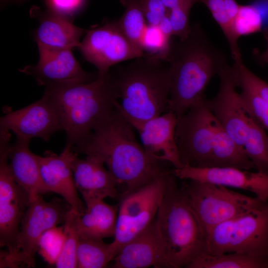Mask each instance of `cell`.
I'll list each match as a JSON object with an SVG mask.
<instances>
[{"instance_id": "cell-36", "label": "cell", "mask_w": 268, "mask_h": 268, "mask_svg": "<svg viewBox=\"0 0 268 268\" xmlns=\"http://www.w3.org/2000/svg\"><path fill=\"white\" fill-rule=\"evenodd\" d=\"M48 9L68 18L84 7L86 0H46Z\"/></svg>"}, {"instance_id": "cell-41", "label": "cell", "mask_w": 268, "mask_h": 268, "mask_svg": "<svg viewBox=\"0 0 268 268\" xmlns=\"http://www.w3.org/2000/svg\"><path fill=\"white\" fill-rule=\"evenodd\" d=\"M23 0H1V2L2 3V4H4L11 1L19 2L22 1Z\"/></svg>"}, {"instance_id": "cell-10", "label": "cell", "mask_w": 268, "mask_h": 268, "mask_svg": "<svg viewBox=\"0 0 268 268\" xmlns=\"http://www.w3.org/2000/svg\"><path fill=\"white\" fill-rule=\"evenodd\" d=\"M213 120L205 98L177 117L175 139L183 166L208 167L213 142Z\"/></svg>"}, {"instance_id": "cell-5", "label": "cell", "mask_w": 268, "mask_h": 268, "mask_svg": "<svg viewBox=\"0 0 268 268\" xmlns=\"http://www.w3.org/2000/svg\"><path fill=\"white\" fill-rule=\"evenodd\" d=\"M171 171L155 218L160 245V268H181L205 253L206 236Z\"/></svg>"}, {"instance_id": "cell-19", "label": "cell", "mask_w": 268, "mask_h": 268, "mask_svg": "<svg viewBox=\"0 0 268 268\" xmlns=\"http://www.w3.org/2000/svg\"><path fill=\"white\" fill-rule=\"evenodd\" d=\"M74 152L71 166L75 186L85 204L107 197L115 199L120 196L116 180L102 161L89 156L81 159Z\"/></svg>"}, {"instance_id": "cell-9", "label": "cell", "mask_w": 268, "mask_h": 268, "mask_svg": "<svg viewBox=\"0 0 268 268\" xmlns=\"http://www.w3.org/2000/svg\"><path fill=\"white\" fill-rule=\"evenodd\" d=\"M171 174V170L166 171L150 182L123 196L118 205L114 238L111 243L115 256L125 244L154 220Z\"/></svg>"}, {"instance_id": "cell-1", "label": "cell", "mask_w": 268, "mask_h": 268, "mask_svg": "<svg viewBox=\"0 0 268 268\" xmlns=\"http://www.w3.org/2000/svg\"><path fill=\"white\" fill-rule=\"evenodd\" d=\"M135 129L117 106L72 150L102 161L126 188L135 190L164 174L160 162L149 156L136 140Z\"/></svg>"}, {"instance_id": "cell-4", "label": "cell", "mask_w": 268, "mask_h": 268, "mask_svg": "<svg viewBox=\"0 0 268 268\" xmlns=\"http://www.w3.org/2000/svg\"><path fill=\"white\" fill-rule=\"evenodd\" d=\"M164 62L143 56L110 73L117 106L126 118L145 121L168 110L170 81Z\"/></svg>"}, {"instance_id": "cell-2", "label": "cell", "mask_w": 268, "mask_h": 268, "mask_svg": "<svg viewBox=\"0 0 268 268\" xmlns=\"http://www.w3.org/2000/svg\"><path fill=\"white\" fill-rule=\"evenodd\" d=\"M167 62L170 81L168 110L179 117L204 98L211 79L228 64L225 54L212 43L198 23L188 35L172 42Z\"/></svg>"}, {"instance_id": "cell-39", "label": "cell", "mask_w": 268, "mask_h": 268, "mask_svg": "<svg viewBox=\"0 0 268 268\" xmlns=\"http://www.w3.org/2000/svg\"><path fill=\"white\" fill-rule=\"evenodd\" d=\"M263 35L266 42L267 46L266 50L262 53L258 50H255L254 54L257 60L261 64L268 65V30L265 29L263 31Z\"/></svg>"}, {"instance_id": "cell-12", "label": "cell", "mask_w": 268, "mask_h": 268, "mask_svg": "<svg viewBox=\"0 0 268 268\" xmlns=\"http://www.w3.org/2000/svg\"><path fill=\"white\" fill-rule=\"evenodd\" d=\"M11 135H0V246L11 254L23 215L30 203L29 195L14 180L8 166Z\"/></svg>"}, {"instance_id": "cell-23", "label": "cell", "mask_w": 268, "mask_h": 268, "mask_svg": "<svg viewBox=\"0 0 268 268\" xmlns=\"http://www.w3.org/2000/svg\"><path fill=\"white\" fill-rule=\"evenodd\" d=\"M86 210L79 214L77 228L79 236L97 239L114 237L115 233L118 205L96 200L85 204Z\"/></svg>"}, {"instance_id": "cell-15", "label": "cell", "mask_w": 268, "mask_h": 268, "mask_svg": "<svg viewBox=\"0 0 268 268\" xmlns=\"http://www.w3.org/2000/svg\"><path fill=\"white\" fill-rule=\"evenodd\" d=\"M39 59L36 65L19 69L32 76L40 85L46 87L72 83H86L95 80L98 72L82 69L71 50L38 49Z\"/></svg>"}, {"instance_id": "cell-3", "label": "cell", "mask_w": 268, "mask_h": 268, "mask_svg": "<svg viewBox=\"0 0 268 268\" xmlns=\"http://www.w3.org/2000/svg\"><path fill=\"white\" fill-rule=\"evenodd\" d=\"M45 92L58 108L66 144L73 147L112 113L117 102L110 72L89 82L48 86Z\"/></svg>"}, {"instance_id": "cell-6", "label": "cell", "mask_w": 268, "mask_h": 268, "mask_svg": "<svg viewBox=\"0 0 268 268\" xmlns=\"http://www.w3.org/2000/svg\"><path fill=\"white\" fill-rule=\"evenodd\" d=\"M239 253L268 261V201L224 221L206 236L205 254Z\"/></svg>"}, {"instance_id": "cell-26", "label": "cell", "mask_w": 268, "mask_h": 268, "mask_svg": "<svg viewBox=\"0 0 268 268\" xmlns=\"http://www.w3.org/2000/svg\"><path fill=\"white\" fill-rule=\"evenodd\" d=\"M243 148L254 169L258 172L268 174V135L250 116Z\"/></svg>"}, {"instance_id": "cell-11", "label": "cell", "mask_w": 268, "mask_h": 268, "mask_svg": "<svg viewBox=\"0 0 268 268\" xmlns=\"http://www.w3.org/2000/svg\"><path fill=\"white\" fill-rule=\"evenodd\" d=\"M86 60L105 75L113 66L144 56L142 50L133 44L122 31L117 20L108 21L87 30L78 47Z\"/></svg>"}, {"instance_id": "cell-34", "label": "cell", "mask_w": 268, "mask_h": 268, "mask_svg": "<svg viewBox=\"0 0 268 268\" xmlns=\"http://www.w3.org/2000/svg\"><path fill=\"white\" fill-rule=\"evenodd\" d=\"M64 241L63 226L51 228L42 235L38 252L45 262L50 265H55L62 252Z\"/></svg>"}, {"instance_id": "cell-21", "label": "cell", "mask_w": 268, "mask_h": 268, "mask_svg": "<svg viewBox=\"0 0 268 268\" xmlns=\"http://www.w3.org/2000/svg\"><path fill=\"white\" fill-rule=\"evenodd\" d=\"M154 220L121 248L113 261V268H159L161 245Z\"/></svg>"}, {"instance_id": "cell-32", "label": "cell", "mask_w": 268, "mask_h": 268, "mask_svg": "<svg viewBox=\"0 0 268 268\" xmlns=\"http://www.w3.org/2000/svg\"><path fill=\"white\" fill-rule=\"evenodd\" d=\"M262 14L254 4H240L233 21V30L237 39L243 36L261 32L263 30Z\"/></svg>"}, {"instance_id": "cell-33", "label": "cell", "mask_w": 268, "mask_h": 268, "mask_svg": "<svg viewBox=\"0 0 268 268\" xmlns=\"http://www.w3.org/2000/svg\"><path fill=\"white\" fill-rule=\"evenodd\" d=\"M171 39L165 36L157 26L147 25L141 42L144 56L167 62L172 44Z\"/></svg>"}, {"instance_id": "cell-25", "label": "cell", "mask_w": 268, "mask_h": 268, "mask_svg": "<svg viewBox=\"0 0 268 268\" xmlns=\"http://www.w3.org/2000/svg\"><path fill=\"white\" fill-rule=\"evenodd\" d=\"M186 268H268V261L239 253L215 255L203 254L194 259Z\"/></svg>"}, {"instance_id": "cell-30", "label": "cell", "mask_w": 268, "mask_h": 268, "mask_svg": "<svg viewBox=\"0 0 268 268\" xmlns=\"http://www.w3.org/2000/svg\"><path fill=\"white\" fill-rule=\"evenodd\" d=\"M199 2L206 6L220 27L228 42L233 60L242 59L238 44V40L236 38L233 30V22L228 15L225 0H199Z\"/></svg>"}, {"instance_id": "cell-13", "label": "cell", "mask_w": 268, "mask_h": 268, "mask_svg": "<svg viewBox=\"0 0 268 268\" xmlns=\"http://www.w3.org/2000/svg\"><path fill=\"white\" fill-rule=\"evenodd\" d=\"M0 128L13 132L16 138L30 140L38 137L45 141L63 130L58 108L45 92L39 100L22 109L12 111L6 108L0 119Z\"/></svg>"}, {"instance_id": "cell-7", "label": "cell", "mask_w": 268, "mask_h": 268, "mask_svg": "<svg viewBox=\"0 0 268 268\" xmlns=\"http://www.w3.org/2000/svg\"><path fill=\"white\" fill-rule=\"evenodd\" d=\"M187 181L181 188L205 236L217 225L253 210L266 202L223 186L194 180Z\"/></svg>"}, {"instance_id": "cell-27", "label": "cell", "mask_w": 268, "mask_h": 268, "mask_svg": "<svg viewBox=\"0 0 268 268\" xmlns=\"http://www.w3.org/2000/svg\"><path fill=\"white\" fill-rule=\"evenodd\" d=\"M115 257L110 244L103 239L79 236L77 250V268H103Z\"/></svg>"}, {"instance_id": "cell-24", "label": "cell", "mask_w": 268, "mask_h": 268, "mask_svg": "<svg viewBox=\"0 0 268 268\" xmlns=\"http://www.w3.org/2000/svg\"><path fill=\"white\" fill-rule=\"evenodd\" d=\"M213 142L208 167H228L250 170L254 168L244 148L214 117Z\"/></svg>"}, {"instance_id": "cell-40", "label": "cell", "mask_w": 268, "mask_h": 268, "mask_svg": "<svg viewBox=\"0 0 268 268\" xmlns=\"http://www.w3.org/2000/svg\"><path fill=\"white\" fill-rule=\"evenodd\" d=\"M168 10H170L178 6L192 4L195 5L199 2V0H161Z\"/></svg>"}, {"instance_id": "cell-8", "label": "cell", "mask_w": 268, "mask_h": 268, "mask_svg": "<svg viewBox=\"0 0 268 268\" xmlns=\"http://www.w3.org/2000/svg\"><path fill=\"white\" fill-rule=\"evenodd\" d=\"M70 208L64 200L46 201L42 195L31 201L22 218L13 252H0V267H35L42 235L48 229L64 223Z\"/></svg>"}, {"instance_id": "cell-37", "label": "cell", "mask_w": 268, "mask_h": 268, "mask_svg": "<svg viewBox=\"0 0 268 268\" xmlns=\"http://www.w3.org/2000/svg\"><path fill=\"white\" fill-rule=\"evenodd\" d=\"M147 25L157 26L168 13L161 0H139Z\"/></svg>"}, {"instance_id": "cell-38", "label": "cell", "mask_w": 268, "mask_h": 268, "mask_svg": "<svg viewBox=\"0 0 268 268\" xmlns=\"http://www.w3.org/2000/svg\"><path fill=\"white\" fill-rule=\"evenodd\" d=\"M157 26L160 31L167 37L171 38L173 31L168 13L161 19Z\"/></svg>"}, {"instance_id": "cell-14", "label": "cell", "mask_w": 268, "mask_h": 268, "mask_svg": "<svg viewBox=\"0 0 268 268\" xmlns=\"http://www.w3.org/2000/svg\"><path fill=\"white\" fill-rule=\"evenodd\" d=\"M220 79L217 94L206 99L214 117L242 148L248 126L249 115L236 91L237 85L234 65L228 64L218 75Z\"/></svg>"}, {"instance_id": "cell-18", "label": "cell", "mask_w": 268, "mask_h": 268, "mask_svg": "<svg viewBox=\"0 0 268 268\" xmlns=\"http://www.w3.org/2000/svg\"><path fill=\"white\" fill-rule=\"evenodd\" d=\"M72 148L66 144L60 154L47 150L38 158L46 193L53 192L60 195L72 209L82 214L86 210V206L78 196L73 179L71 166L74 154Z\"/></svg>"}, {"instance_id": "cell-22", "label": "cell", "mask_w": 268, "mask_h": 268, "mask_svg": "<svg viewBox=\"0 0 268 268\" xmlns=\"http://www.w3.org/2000/svg\"><path fill=\"white\" fill-rule=\"evenodd\" d=\"M30 141L16 138L9 148L8 166L13 178L26 191L31 201L46 192L41 178L39 155L30 150Z\"/></svg>"}, {"instance_id": "cell-35", "label": "cell", "mask_w": 268, "mask_h": 268, "mask_svg": "<svg viewBox=\"0 0 268 268\" xmlns=\"http://www.w3.org/2000/svg\"><path fill=\"white\" fill-rule=\"evenodd\" d=\"M194 5L187 4L168 10L173 36L178 37V39L185 38L190 31L191 25L190 22V15L191 9Z\"/></svg>"}, {"instance_id": "cell-31", "label": "cell", "mask_w": 268, "mask_h": 268, "mask_svg": "<svg viewBox=\"0 0 268 268\" xmlns=\"http://www.w3.org/2000/svg\"><path fill=\"white\" fill-rule=\"evenodd\" d=\"M236 78L237 87L241 89L239 94L247 113L268 131V102L249 85L238 79L236 75Z\"/></svg>"}, {"instance_id": "cell-20", "label": "cell", "mask_w": 268, "mask_h": 268, "mask_svg": "<svg viewBox=\"0 0 268 268\" xmlns=\"http://www.w3.org/2000/svg\"><path fill=\"white\" fill-rule=\"evenodd\" d=\"M30 13L39 23L34 35L38 49L72 50L78 47L81 36L87 31L69 18L49 9L43 11L34 6Z\"/></svg>"}, {"instance_id": "cell-16", "label": "cell", "mask_w": 268, "mask_h": 268, "mask_svg": "<svg viewBox=\"0 0 268 268\" xmlns=\"http://www.w3.org/2000/svg\"><path fill=\"white\" fill-rule=\"evenodd\" d=\"M126 118L138 132L141 145L149 156L159 162H168L174 169L183 167L175 139L177 117L173 112L168 110L145 121Z\"/></svg>"}, {"instance_id": "cell-29", "label": "cell", "mask_w": 268, "mask_h": 268, "mask_svg": "<svg viewBox=\"0 0 268 268\" xmlns=\"http://www.w3.org/2000/svg\"><path fill=\"white\" fill-rule=\"evenodd\" d=\"M79 213L70 208L64 222L65 241L55 266L58 268H77V250L79 235L77 219Z\"/></svg>"}, {"instance_id": "cell-28", "label": "cell", "mask_w": 268, "mask_h": 268, "mask_svg": "<svg viewBox=\"0 0 268 268\" xmlns=\"http://www.w3.org/2000/svg\"><path fill=\"white\" fill-rule=\"evenodd\" d=\"M120 2L125 10L118 20L119 25L128 39L142 50L141 42L147 24L139 0H120Z\"/></svg>"}, {"instance_id": "cell-42", "label": "cell", "mask_w": 268, "mask_h": 268, "mask_svg": "<svg viewBox=\"0 0 268 268\" xmlns=\"http://www.w3.org/2000/svg\"><path fill=\"white\" fill-rule=\"evenodd\" d=\"M267 0V1H268V0Z\"/></svg>"}, {"instance_id": "cell-17", "label": "cell", "mask_w": 268, "mask_h": 268, "mask_svg": "<svg viewBox=\"0 0 268 268\" xmlns=\"http://www.w3.org/2000/svg\"><path fill=\"white\" fill-rule=\"evenodd\" d=\"M172 172L177 178L206 182L243 190L254 194L262 201H268V174L234 167L188 165L174 169Z\"/></svg>"}]
</instances>
